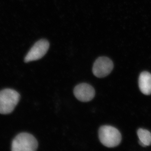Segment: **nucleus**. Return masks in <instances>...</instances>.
<instances>
[{"mask_svg":"<svg viewBox=\"0 0 151 151\" xmlns=\"http://www.w3.org/2000/svg\"><path fill=\"white\" fill-rule=\"evenodd\" d=\"M35 138L27 133H22L17 135L12 144L13 151H35L38 147Z\"/></svg>","mask_w":151,"mask_h":151,"instance_id":"obj_3","label":"nucleus"},{"mask_svg":"<svg viewBox=\"0 0 151 151\" xmlns=\"http://www.w3.org/2000/svg\"><path fill=\"white\" fill-rule=\"evenodd\" d=\"M49 46V42L46 40L42 39L38 41L25 57L24 62L28 63L42 58L47 52Z\"/></svg>","mask_w":151,"mask_h":151,"instance_id":"obj_4","label":"nucleus"},{"mask_svg":"<svg viewBox=\"0 0 151 151\" xmlns=\"http://www.w3.org/2000/svg\"><path fill=\"white\" fill-rule=\"evenodd\" d=\"M139 86L141 92L145 95L151 94V74L143 71L139 76Z\"/></svg>","mask_w":151,"mask_h":151,"instance_id":"obj_7","label":"nucleus"},{"mask_svg":"<svg viewBox=\"0 0 151 151\" xmlns=\"http://www.w3.org/2000/svg\"><path fill=\"white\" fill-rule=\"evenodd\" d=\"M99 138L103 145L109 148L119 145L122 141L120 132L115 127L110 126L100 127L99 130Z\"/></svg>","mask_w":151,"mask_h":151,"instance_id":"obj_2","label":"nucleus"},{"mask_svg":"<svg viewBox=\"0 0 151 151\" xmlns=\"http://www.w3.org/2000/svg\"><path fill=\"white\" fill-rule=\"evenodd\" d=\"M73 93L79 101L87 102L94 98L95 93L94 88L91 85L86 83H81L75 86Z\"/></svg>","mask_w":151,"mask_h":151,"instance_id":"obj_6","label":"nucleus"},{"mask_svg":"<svg viewBox=\"0 0 151 151\" xmlns=\"http://www.w3.org/2000/svg\"><path fill=\"white\" fill-rule=\"evenodd\" d=\"M20 95L14 89H6L0 91V113L8 114L13 112L19 101Z\"/></svg>","mask_w":151,"mask_h":151,"instance_id":"obj_1","label":"nucleus"},{"mask_svg":"<svg viewBox=\"0 0 151 151\" xmlns=\"http://www.w3.org/2000/svg\"><path fill=\"white\" fill-rule=\"evenodd\" d=\"M139 142L142 143L145 147L151 145V133L148 130L139 129L137 131Z\"/></svg>","mask_w":151,"mask_h":151,"instance_id":"obj_8","label":"nucleus"},{"mask_svg":"<svg viewBox=\"0 0 151 151\" xmlns=\"http://www.w3.org/2000/svg\"><path fill=\"white\" fill-rule=\"evenodd\" d=\"M113 67V61L110 58L106 57H100L94 62L92 72L96 77L103 78L112 72Z\"/></svg>","mask_w":151,"mask_h":151,"instance_id":"obj_5","label":"nucleus"}]
</instances>
